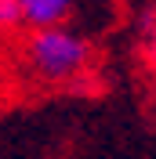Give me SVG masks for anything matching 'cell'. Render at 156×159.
Instances as JSON below:
<instances>
[{"instance_id": "6da1fadb", "label": "cell", "mask_w": 156, "mask_h": 159, "mask_svg": "<svg viewBox=\"0 0 156 159\" xmlns=\"http://www.w3.org/2000/svg\"><path fill=\"white\" fill-rule=\"evenodd\" d=\"M22 72L47 90H66V83H73L76 76L98 69V47L95 40L84 36L73 25H58V29H40L26 33L18 47Z\"/></svg>"}, {"instance_id": "7a4b0ae2", "label": "cell", "mask_w": 156, "mask_h": 159, "mask_svg": "<svg viewBox=\"0 0 156 159\" xmlns=\"http://www.w3.org/2000/svg\"><path fill=\"white\" fill-rule=\"evenodd\" d=\"M15 4H18V29L26 33L69 25L76 11V0H15Z\"/></svg>"}, {"instance_id": "3957f363", "label": "cell", "mask_w": 156, "mask_h": 159, "mask_svg": "<svg viewBox=\"0 0 156 159\" xmlns=\"http://www.w3.org/2000/svg\"><path fill=\"white\" fill-rule=\"evenodd\" d=\"M134 61L142 76L156 83V4H145L134 15Z\"/></svg>"}, {"instance_id": "277c9868", "label": "cell", "mask_w": 156, "mask_h": 159, "mask_svg": "<svg viewBox=\"0 0 156 159\" xmlns=\"http://www.w3.org/2000/svg\"><path fill=\"white\" fill-rule=\"evenodd\" d=\"M18 29V4L15 0H0V36Z\"/></svg>"}]
</instances>
